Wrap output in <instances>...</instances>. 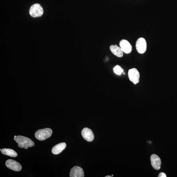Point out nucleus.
Masks as SVG:
<instances>
[{
    "label": "nucleus",
    "mask_w": 177,
    "mask_h": 177,
    "mask_svg": "<svg viewBox=\"0 0 177 177\" xmlns=\"http://www.w3.org/2000/svg\"><path fill=\"white\" fill-rule=\"evenodd\" d=\"M14 139L18 144V146L20 148L28 149V147H33L35 145L33 140L24 136H18L14 138Z\"/></svg>",
    "instance_id": "obj_1"
},
{
    "label": "nucleus",
    "mask_w": 177,
    "mask_h": 177,
    "mask_svg": "<svg viewBox=\"0 0 177 177\" xmlns=\"http://www.w3.org/2000/svg\"><path fill=\"white\" fill-rule=\"evenodd\" d=\"M52 133V130L49 128L39 129L35 132V137L38 140L43 141L50 138Z\"/></svg>",
    "instance_id": "obj_2"
},
{
    "label": "nucleus",
    "mask_w": 177,
    "mask_h": 177,
    "mask_svg": "<svg viewBox=\"0 0 177 177\" xmlns=\"http://www.w3.org/2000/svg\"><path fill=\"white\" fill-rule=\"evenodd\" d=\"M43 13V8L40 5L36 3L32 5L29 10V13L33 17H38L41 16Z\"/></svg>",
    "instance_id": "obj_3"
},
{
    "label": "nucleus",
    "mask_w": 177,
    "mask_h": 177,
    "mask_svg": "<svg viewBox=\"0 0 177 177\" xmlns=\"http://www.w3.org/2000/svg\"><path fill=\"white\" fill-rule=\"evenodd\" d=\"M136 47L138 53L140 54H144L147 48V43L145 39L143 38H138L136 42Z\"/></svg>",
    "instance_id": "obj_4"
},
{
    "label": "nucleus",
    "mask_w": 177,
    "mask_h": 177,
    "mask_svg": "<svg viewBox=\"0 0 177 177\" xmlns=\"http://www.w3.org/2000/svg\"><path fill=\"white\" fill-rule=\"evenodd\" d=\"M128 76L129 80L135 85L139 81L140 75L138 70L136 68L130 69L128 72Z\"/></svg>",
    "instance_id": "obj_5"
},
{
    "label": "nucleus",
    "mask_w": 177,
    "mask_h": 177,
    "mask_svg": "<svg viewBox=\"0 0 177 177\" xmlns=\"http://www.w3.org/2000/svg\"><path fill=\"white\" fill-rule=\"evenodd\" d=\"M6 165L8 168L15 171H20L22 168V165L19 163L11 159L7 160Z\"/></svg>",
    "instance_id": "obj_6"
},
{
    "label": "nucleus",
    "mask_w": 177,
    "mask_h": 177,
    "mask_svg": "<svg viewBox=\"0 0 177 177\" xmlns=\"http://www.w3.org/2000/svg\"><path fill=\"white\" fill-rule=\"evenodd\" d=\"M119 45L123 53L129 54L131 52L132 50V46L128 40L124 39L121 40L120 41Z\"/></svg>",
    "instance_id": "obj_7"
},
{
    "label": "nucleus",
    "mask_w": 177,
    "mask_h": 177,
    "mask_svg": "<svg viewBox=\"0 0 177 177\" xmlns=\"http://www.w3.org/2000/svg\"><path fill=\"white\" fill-rule=\"evenodd\" d=\"M82 136L85 140L88 142L93 141L94 138V134L92 130L88 128H85L81 132Z\"/></svg>",
    "instance_id": "obj_8"
},
{
    "label": "nucleus",
    "mask_w": 177,
    "mask_h": 177,
    "mask_svg": "<svg viewBox=\"0 0 177 177\" xmlns=\"http://www.w3.org/2000/svg\"><path fill=\"white\" fill-rule=\"evenodd\" d=\"M70 177H84V172L83 169L78 166L72 167L70 171Z\"/></svg>",
    "instance_id": "obj_9"
},
{
    "label": "nucleus",
    "mask_w": 177,
    "mask_h": 177,
    "mask_svg": "<svg viewBox=\"0 0 177 177\" xmlns=\"http://www.w3.org/2000/svg\"><path fill=\"white\" fill-rule=\"evenodd\" d=\"M150 160L153 168L156 170H159L160 168L161 161L158 156L153 154L151 155Z\"/></svg>",
    "instance_id": "obj_10"
},
{
    "label": "nucleus",
    "mask_w": 177,
    "mask_h": 177,
    "mask_svg": "<svg viewBox=\"0 0 177 177\" xmlns=\"http://www.w3.org/2000/svg\"><path fill=\"white\" fill-rule=\"evenodd\" d=\"M111 52L114 55L118 57L121 58L123 56V52L120 47L116 45H111L110 47Z\"/></svg>",
    "instance_id": "obj_11"
},
{
    "label": "nucleus",
    "mask_w": 177,
    "mask_h": 177,
    "mask_svg": "<svg viewBox=\"0 0 177 177\" xmlns=\"http://www.w3.org/2000/svg\"><path fill=\"white\" fill-rule=\"evenodd\" d=\"M66 144L64 142L57 144L52 148L51 152L54 154H58L61 153L66 147Z\"/></svg>",
    "instance_id": "obj_12"
},
{
    "label": "nucleus",
    "mask_w": 177,
    "mask_h": 177,
    "mask_svg": "<svg viewBox=\"0 0 177 177\" xmlns=\"http://www.w3.org/2000/svg\"><path fill=\"white\" fill-rule=\"evenodd\" d=\"M1 151L3 154L12 157H16L18 155L16 152L11 149L4 148L2 149Z\"/></svg>",
    "instance_id": "obj_13"
},
{
    "label": "nucleus",
    "mask_w": 177,
    "mask_h": 177,
    "mask_svg": "<svg viewBox=\"0 0 177 177\" xmlns=\"http://www.w3.org/2000/svg\"><path fill=\"white\" fill-rule=\"evenodd\" d=\"M113 71L116 74L118 75H121L123 72V69L119 65H117L114 68Z\"/></svg>",
    "instance_id": "obj_14"
},
{
    "label": "nucleus",
    "mask_w": 177,
    "mask_h": 177,
    "mask_svg": "<svg viewBox=\"0 0 177 177\" xmlns=\"http://www.w3.org/2000/svg\"><path fill=\"white\" fill-rule=\"evenodd\" d=\"M158 177H167L166 175L164 173H160L158 175Z\"/></svg>",
    "instance_id": "obj_15"
},
{
    "label": "nucleus",
    "mask_w": 177,
    "mask_h": 177,
    "mask_svg": "<svg viewBox=\"0 0 177 177\" xmlns=\"http://www.w3.org/2000/svg\"><path fill=\"white\" fill-rule=\"evenodd\" d=\"M105 177H112L113 176H111L110 175H107L105 176Z\"/></svg>",
    "instance_id": "obj_16"
},
{
    "label": "nucleus",
    "mask_w": 177,
    "mask_h": 177,
    "mask_svg": "<svg viewBox=\"0 0 177 177\" xmlns=\"http://www.w3.org/2000/svg\"><path fill=\"white\" fill-rule=\"evenodd\" d=\"M16 137H17L16 136H14V138H16Z\"/></svg>",
    "instance_id": "obj_17"
}]
</instances>
